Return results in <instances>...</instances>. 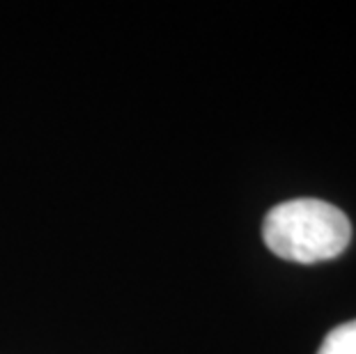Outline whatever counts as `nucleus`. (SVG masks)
Returning <instances> with one entry per match:
<instances>
[{
	"label": "nucleus",
	"instance_id": "obj_2",
	"mask_svg": "<svg viewBox=\"0 0 356 354\" xmlns=\"http://www.w3.org/2000/svg\"><path fill=\"white\" fill-rule=\"evenodd\" d=\"M317 354H356V320L331 329Z\"/></svg>",
	"mask_w": 356,
	"mask_h": 354
},
{
	"label": "nucleus",
	"instance_id": "obj_1",
	"mask_svg": "<svg viewBox=\"0 0 356 354\" xmlns=\"http://www.w3.org/2000/svg\"><path fill=\"white\" fill-rule=\"evenodd\" d=\"M262 237L269 251L299 265L338 258L352 242V223L343 209L317 198L276 205L264 218Z\"/></svg>",
	"mask_w": 356,
	"mask_h": 354
}]
</instances>
